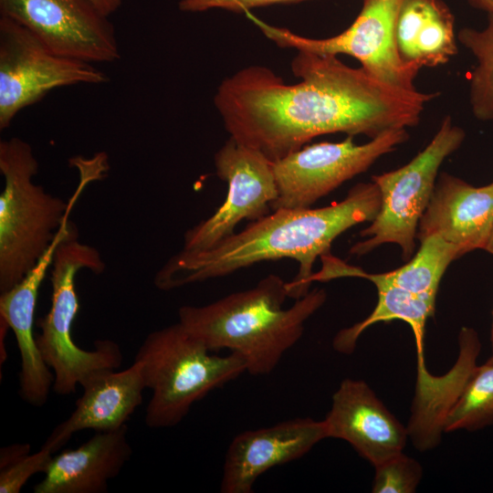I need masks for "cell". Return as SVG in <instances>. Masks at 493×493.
<instances>
[{
	"mask_svg": "<svg viewBox=\"0 0 493 493\" xmlns=\"http://www.w3.org/2000/svg\"><path fill=\"white\" fill-rule=\"evenodd\" d=\"M291 69L300 80L288 84L268 68L246 67L225 79L214 98L230 137L271 162L324 134L374 138L413 127L438 95L390 85L337 56L298 51Z\"/></svg>",
	"mask_w": 493,
	"mask_h": 493,
	"instance_id": "6da1fadb",
	"label": "cell"
},
{
	"mask_svg": "<svg viewBox=\"0 0 493 493\" xmlns=\"http://www.w3.org/2000/svg\"><path fill=\"white\" fill-rule=\"evenodd\" d=\"M380 205V191L372 181L357 184L343 200L329 206L274 210L209 249L174 254L156 273L154 285L168 291L257 263L290 258L299 263V271L286 288L288 298L300 299L309 291L317 258L329 253L346 230L372 222Z\"/></svg>",
	"mask_w": 493,
	"mask_h": 493,
	"instance_id": "7a4b0ae2",
	"label": "cell"
},
{
	"mask_svg": "<svg viewBox=\"0 0 493 493\" xmlns=\"http://www.w3.org/2000/svg\"><path fill=\"white\" fill-rule=\"evenodd\" d=\"M286 283L270 274L253 288L209 304L182 306L178 322L211 351L226 349L242 356L246 372L268 374L327 299L326 291L316 288L285 309Z\"/></svg>",
	"mask_w": 493,
	"mask_h": 493,
	"instance_id": "3957f363",
	"label": "cell"
},
{
	"mask_svg": "<svg viewBox=\"0 0 493 493\" xmlns=\"http://www.w3.org/2000/svg\"><path fill=\"white\" fill-rule=\"evenodd\" d=\"M81 180L68 202L45 191L33 177L38 163L29 143L13 137L0 142V292L16 285L54 241L83 188L107 170V158L76 162Z\"/></svg>",
	"mask_w": 493,
	"mask_h": 493,
	"instance_id": "277c9868",
	"label": "cell"
},
{
	"mask_svg": "<svg viewBox=\"0 0 493 493\" xmlns=\"http://www.w3.org/2000/svg\"><path fill=\"white\" fill-rule=\"evenodd\" d=\"M133 362L152 391L145 414L152 428L178 425L194 403L246 372L242 356L215 354L180 322L149 333Z\"/></svg>",
	"mask_w": 493,
	"mask_h": 493,
	"instance_id": "5b68a950",
	"label": "cell"
},
{
	"mask_svg": "<svg viewBox=\"0 0 493 493\" xmlns=\"http://www.w3.org/2000/svg\"><path fill=\"white\" fill-rule=\"evenodd\" d=\"M51 268V305L37 321L40 332L36 334V342L53 372V391L58 395H68L96 372L118 369L123 356L113 341H97L95 349L87 351L79 348L72 338V324L79 309L75 277L83 268L95 274L105 269L100 252L79 240L75 225L58 245Z\"/></svg>",
	"mask_w": 493,
	"mask_h": 493,
	"instance_id": "8992f818",
	"label": "cell"
},
{
	"mask_svg": "<svg viewBox=\"0 0 493 493\" xmlns=\"http://www.w3.org/2000/svg\"><path fill=\"white\" fill-rule=\"evenodd\" d=\"M462 128L446 116L427 146L411 162L392 172L372 176L381 194L379 212L371 225L361 231L363 237L354 244L351 255L363 256L377 246L397 244L405 258L414 249L420 219L434 193L438 170L445 159L465 140Z\"/></svg>",
	"mask_w": 493,
	"mask_h": 493,
	"instance_id": "52a82bcc",
	"label": "cell"
},
{
	"mask_svg": "<svg viewBox=\"0 0 493 493\" xmlns=\"http://www.w3.org/2000/svg\"><path fill=\"white\" fill-rule=\"evenodd\" d=\"M403 0H363L353 23L341 33L327 38H311L271 26L251 12L247 17L266 37L282 48L317 55H348L377 79L398 88L415 89L419 68L405 64L395 42L396 17Z\"/></svg>",
	"mask_w": 493,
	"mask_h": 493,
	"instance_id": "ba28073f",
	"label": "cell"
},
{
	"mask_svg": "<svg viewBox=\"0 0 493 493\" xmlns=\"http://www.w3.org/2000/svg\"><path fill=\"white\" fill-rule=\"evenodd\" d=\"M108 80L93 64L54 53L27 28L0 16L1 131L54 89Z\"/></svg>",
	"mask_w": 493,
	"mask_h": 493,
	"instance_id": "9c48e42d",
	"label": "cell"
},
{
	"mask_svg": "<svg viewBox=\"0 0 493 493\" xmlns=\"http://www.w3.org/2000/svg\"><path fill=\"white\" fill-rule=\"evenodd\" d=\"M407 139L408 132L403 128L385 131L363 144L354 143L353 137L348 136L339 142L303 146L273 162L278 194L272 211L311 207Z\"/></svg>",
	"mask_w": 493,
	"mask_h": 493,
	"instance_id": "30bf717a",
	"label": "cell"
},
{
	"mask_svg": "<svg viewBox=\"0 0 493 493\" xmlns=\"http://www.w3.org/2000/svg\"><path fill=\"white\" fill-rule=\"evenodd\" d=\"M215 174L227 184L224 203L215 212L188 229L183 249H209L235 234L243 220L254 222L271 213L278 198L273 162L232 137L215 152Z\"/></svg>",
	"mask_w": 493,
	"mask_h": 493,
	"instance_id": "8fae6325",
	"label": "cell"
},
{
	"mask_svg": "<svg viewBox=\"0 0 493 493\" xmlns=\"http://www.w3.org/2000/svg\"><path fill=\"white\" fill-rule=\"evenodd\" d=\"M0 14L62 57L91 64L121 57L113 25L90 0H0Z\"/></svg>",
	"mask_w": 493,
	"mask_h": 493,
	"instance_id": "7c38bea8",
	"label": "cell"
},
{
	"mask_svg": "<svg viewBox=\"0 0 493 493\" xmlns=\"http://www.w3.org/2000/svg\"><path fill=\"white\" fill-rule=\"evenodd\" d=\"M327 438L324 421L299 417L247 430L230 443L223 466L222 493H250L266 471L299 459Z\"/></svg>",
	"mask_w": 493,
	"mask_h": 493,
	"instance_id": "4fadbf2b",
	"label": "cell"
},
{
	"mask_svg": "<svg viewBox=\"0 0 493 493\" xmlns=\"http://www.w3.org/2000/svg\"><path fill=\"white\" fill-rule=\"evenodd\" d=\"M327 438L347 441L374 467L403 451L405 428L362 380L345 379L323 420Z\"/></svg>",
	"mask_w": 493,
	"mask_h": 493,
	"instance_id": "5bb4252c",
	"label": "cell"
},
{
	"mask_svg": "<svg viewBox=\"0 0 493 493\" xmlns=\"http://www.w3.org/2000/svg\"><path fill=\"white\" fill-rule=\"evenodd\" d=\"M68 215L54 241L37 263L11 289L0 296V318L13 330L21 358L19 395L30 405H44L53 387L54 375L45 363L34 334L35 312L40 286L51 267L58 245L74 224Z\"/></svg>",
	"mask_w": 493,
	"mask_h": 493,
	"instance_id": "9a60e30c",
	"label": "cell"
},
{
	"mask_svg": "<svg viewBox=\"0 0 493 493\" xmlns=\"http://www.w3.org/2000/svg\"><path fill=\"white\" fill-rule=\"evenodd\" d=\"M493 226V182L476 187L443 173L417 228L416 238L436 235L461 256L484 249Z\"/></svg>",
	"mask_w": 493,
	"mask_h": 493,
	"instance_id": "2e32d148",
	"label": "cell"
},
{
	"mask_svg": "<svg viewBox=\"0 0 493 493\" xmlns=\"http://www.w3.org/2000/svg\"><path fill=\"white\" fill-rule=\"evenodd\" d=\"M80 386L83 392L76 401L73 412L47 438L57 450L76 432L86 429L110 431L126 425L142 403V393L146 389L136 362L120 372H98Z\"/></svg>",
	"mask_w": 493,
	"mask_h": 493,
	"instance_id": "e0dca14e",
	"label": "cell"
},
{
	"mask_svg": "<svg viewBox=\"0 0 493 493\" xmlns=\"http://www.w3.org/2000/svg\"><path fill=\"white\" fill-rule=\"evenodd\" d=\"M127 425L100 431L75 449L52 457L35 493H103L129 461L132 448Z\"/></svg>",
	"mask_w": 493,
	"mask_h": 493,
	"instance_id": "ac0fdd59",
	"label": "cell"
},
{
	"mask_svg": "<svg viewBox=\"0 0 493 493\" xmlns=\"http://www.w3.org/2000/svg\"><path fill=\"white\" fill-rule=\"evenodd\" d=\"M455 19L442 0H403L395 23L402 60L421 69L447 63L457 52Z\"/></svg>",
	"mask_w": 493,
	"mask_h": 493,
	"instance_id": "d6986e66",
	"label": "cell"
},
{
	"mask_svg": "<svg viewBox=\"0 0 493 493\" xmlns=\"http://www.w3.org/2000/svg\"><path fill=\"white\" fill-rule=\"evenodd\" d=\"M421 246L404 266L385 273L370 274L360 267L348 265L330 252L320 257L321 269L314 273L315 281L325 282L343 277H357L373 282L396 286L435 303L440 280L449 264L461 257L459 250L436 235L419 240Z\"/></svg>",
	"mask_w": 493,
	"mask_h": 493,
	"instance_id": "ffe728a7",
	"label": "cell"
},
{
	"mask_svg": "<svg viewBox=\"0 0 493 493\" xmlns=\"http://www.w3.org/2000/svg\"><path fill=\"white\" fill-rule=\"evenodd\" d=\"M377 288L378 300L374 309L363 320L341 330L333 340L334 349L341 353H351L360 335L371 325L393 320L408 323L414 331L420 364H424V334L427 319L433 315L435 302L396 286L373 282Z\"/></svg>",
	"mask_w": 493,
	"mask_h": 493,
	"instance_id": "44dd1931",
	"label": "cell"
},
{
	"mask_svg": "<svg viewBox=\"0 0 493 493\" xmlns=\"http://www.w3.org/2000/svg\"><path fill=\"white\" fill-rule=\"evenodd\" d=\"M493 425V359L475 366L448 405L442 428L476 431Z\"/></svg>",
	"mask_w": 493,
	"mask_h": 493,
	"instance_id": "7402d4cb",
	"label": "cell"
},
{
	"mask_svg": "<svg viewBox=\"0 0 493 493\" xmlns=\"http://www.w3.org/2000/svg\"><path fill=\"white\" fill-rule=\"evenodd\" d=\"M459 43L476 58L469 80V103L481 121L493 120V15L485 27H464L456 35Z\"/></svg>",
	"mask_w": 493,
	"mask_h": 493,
	"instance_id": "603a6c76",
	"label": "cell"
},
{
	"mask_svg": "<svg viewBox=\"0 0 493 493\" xmlns=\"http://www.w3.org/2000/svg\"><path fill=\"white\" fill-rule=\"evenodd\" d=\"M373 493H412L422 478L423 469L414 458L400 452L374 467Z\"/></svg>",
	"mask_w": 493,
	"mask_h": 493,
	"instance_id": "cb8c5ba5",
	"label": "cell"
},
{
	"mask_svg": "<svg viewBox=\"0 0 493 493\" xmlns=\"http://www.w3.org/2000/svg\"><path fill=\"white\" fill-rule=\"evenodd\" d=\"M57 450L45 441L40 450L26 454L0 469V492L19 493L28 479L37 473H45Z\"/></svg>",
	"mask_w": 493,
	"mask_h": 493,
	"instance_id": "d4e9b609",
	"label": "cell"
},
{
	"mask_svg": "<svg viewBox=\"0 0 493 493\" xmlns=\"http://www.w3.org/2000/svg\"><path fill=\"white\" fill-rule=\"evenodd\" d=\"M302 1L307 0H181L179 8L184 12H204L218 8L236 13H246L255 7Z\"/></svg>",
	"mask_w": 493,
	"mask_h": 493,
	"instance_id": "484cf974",
	"label": "cell"
},
{
	"mask_svg": "<svg viewBox=\"0 0 493 493\" xmlns=\"http://www.w3.org/2000/svg\"><path fill=\"white\" fill-rule=\"evenodd\" d=\"M28 453H30L29 444H14L2 447L0 451V469L8 467Z\"/></svg>",
	"mask_w": 493,
	"mask_h": 493,
	"instance_id": "4316f807",
	"label": "cell"
},
{
	"mask_svg": "<svg viewBox=\"0 0 493 493\" xmlns=\"http://www.w3.org/2000/svg\"><path fill=\"white\" fill-rule=\"evenodd\" d=\"M97 8L105 16H109L116 12L123 0H90Z\"/></svg>",
	"mask_w": 493,
	"mask_h": 493,
	"instance_id": "83f0119b",
	"label": "cell"
},
{
	"mask_svg": "<svg viewBox=\"0 0 493 493\" xmlns=\"http://www.w3.org/2000/svg\"><path fill=\"white\" fill-rule=\"evenodd\" d=\"M474 7L493 15V0H467Z\"/></svg>",
	"mask_w": 493,
	"mask_h": 493,
	"instance_id": "f1b7e54d",
	"label": "cell"
},
{
	"mask_svg": "<svg viewBox=\"0 0 493 493\" xmlns=\"http://www.w3.org/2000/svg\"><path fill=\"white\" fill-rule=\"evenodd\" d=\"M484 249L493 255V226Z\"/></svg>",
	"mask_w": 493,
	"mask_h": 493,
	"instance_id": "f546056e",
	"label": "cell"
},
{
	"mask_svg": "<svg viewBox=\"0 0 493 493\" xmlns=\"http://www.w3.org/2000/svg\"><path fill=\"white\" fill-rule=\"evenodd\" d=\"M491 346H492V356L490 359H493V320H492V328H491Z\"/></svg>",
	"mask_w": 493,
	"mask_h": 493,
	"instance_id": "4dcf8cb0",
	"label": "cell"
}]
</instances>
